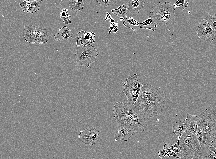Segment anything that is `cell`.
I'll return each instance as SVG.
<instances>
[{"mask_svg":"<svg viewBox=\"0 0 216 159\" xmlns=\"http://www.w3.org/2000/svg\"><path fill=\"white\" fill-rule=\"evenodd\" d=\"M216 146L202 151L199 158L200 159H216Z\"/></svg>","mask_w":216,"mask_h":159,"instance_id":"16","label":"cell"},{"mask_svg":"<svg viewBox=\"0 0 216 159\" xmlns=\"http://www.w3.org/2000/svg\"><path fill=\"white\" fill-rule=\"evenodd\" d=\"M69 12L68 9L64 8L61 11L60 13V17L63 20V22L66 25H68L71 23V21L69 18L71 16L68 15Z\"/></svg>","mask_w":216,"mask_h":159,"instance_id":"23","label":"cell"},{"mask_svg":"<svg viewBox=\"0 0 216 159\" xmlns=\"http://www.w3.org/2000/svg\"><path fill=\"white\" fill-rule=\"evenodd\" d=\"M141 28L152 30L154 31L156 30L157 25L153 20L150 18L147 19L145 21L140 23Z\"/></svg>","mask_w":216,"mask_h":159,"instance_id":"22","label":"cell"},{"mask_svg":"<svg viewBox=\"0 0 216 159\" xmlns=\"http://www.w3.org/2000/svg\"><path fill=\"white\" fill-rule=\"evenodd\" d=\"M179 141L181 148V158L184 159L199 158L202 150L196 135L186 130Z\"/></svg>","mask_w":216,"mask_h":159,"instance_id":"3","label":"cell"},{"mask_svg":"<svg viewBox=\"0 0 216 159\" xmlns=\"http://www.w3.org/2000/svg\"><path fill=\"white\" fill-rule=\"evenodd\" d=\"M159 157L161 159H163L165 156L168 154V149H164L163 150H160L158 151Z\"/></svg>","mask_w":216,"mask_h":159,"instance_id":"30","label":"cell"},{"mask_svg":"<svg viewBox=\"0 0 216 159\" xmlns=\"http://www.w3.org/2000/svg\"><path fill=\"white\" fill-rule=\"evenodd\" d=\"M196 135L202 150L216 146V137L206 134L199 128Z\"/></svg>","mask_w":216,"mask_h":159,"instance_id":"10","label":"cell"},{"mask_svg":"<svg viewBox=\"0 0 216 159\" xmlns=\"http://www.w3.org/2000/svg\"><path fill=\"white\" fill-rule=\"evenodd\" d=\"M165 103V95L161 87L147 83L142 85L134 105L146 117L152 118L159 115Z\"/></svg>","mask_w":216,"mask_h":159,"instance_id":"1","label":"cell"},{"mask_svg":"<svg viewBox=\"0 0 216 159\" xmlns=\"http://www.w3.org/2000/svg\"><path fill=\"white\" fill-rule=\"evenodd\" d=\"M98 55L97 50L91 44L78 46L75 54L76 65L88 67L90 64L94 63Z\"/></svg>","mask_w":216,"mask_h":159,"instance_id":"6","label":"cell"},{"mask_svg":"<svg viewBox=\"0 0 216 159\" xmlns=\"http://www.w3.org/2000/svg\"><path fill=\"white\" fill-rule=\"evenodd\" d=\"M208 24L206 19H203L199 24L197 28L196 32L198 34L203 30L206 27L208 26Z\"/></svg>","mask_w":216,"mask_h":159,"instance_id":"29","label":"cell"},{"mask_svg":"<svg viewBox=\"0 0 216 159\" xmlns=\"http://www.w3.org/2000/svg\"><path fill=\"white\" fill-rule=\"evenodd\" d=\"M123 24L125 27L134 31L141 28L140 23L137 21L132 17L125 19L122 22Z\"/></svg>","mask_w":216,"mask_h":159,"instance_id":"20","label":"cell"},{"mask_svg":"<svg viewBox=\"0 0 216 159\" xmlns=\"http://www.w3.org/2000/svg\"><path fill=\"white\" fill-rule=\"evenodd\" d=\"M206 20L209 25L212 28L216 30V15H211L209 13L206 17Z\"/></svg>","mask_w":216,"mask_h":159,"instance_id":"25","label":"cell"},{"mask_svg":"<svg viewBox=\"0 0 216 159\" xmlns=\"http://www.w3.org/2000/svg\"><path fill=\"white\" fill-rule=\"evenodd\" d=\"M113 111L115 122L120 128L139 132L144 131L148 126L144 115L134 105L117 102Z\"/></svg>","mask_w":216,"mask_h":159,"instance_id":"2","label":"cell"},{"mask_svg":"<svg viewBox=\"0 0 216 159\" xmlns=\"http://www.w3.org/2000/svg\"><path fill=\"white\" fill-rule=\"evenodd\" d=\"M132 130L124 128H120L115 134L114 137L117 139L126 142L134 133Z\"/></svg>","mask_w":216,"mask_h":159,"instance_id":"14","label":"cell"},{"mask_svg":"<svg viewBox=\"0 0 216 159\" xmlns=\"http://www.w3.org/2000/svg\"><path fill=\"white\" fill-rule=\"evenodd\" d=\"M77 41L76 46H81L89 44V43L84 38L83 30L79 32L77 34Z\"/></svg>","mask_w":216,"mask_h":159,"instance_id":"24","label":"cell"},{"mask_svg":"<svg viewBox=\"0 0 216 159\" xmlns=\"http://www.w3.org/2000/svg\"><path fill=\"white\" fill-rule=\"evenodd\" d=\"M152 8V10L149 13L148 17L160 26H165L174 20L175 9L170 2H165L163 3L158 2L154 4Z\"/></svg>","mask_w":216,"mask_h":159,"instance_id":"4","label":"cell"},{"mask_svg":"<svg viewBox=\"0 0 216 159\" xmlns=\"http://www.w3.org/2000/svg\"><path fill=\"white\" fill-rule=\"evenodd\" d=\"M58 33L54 35V39L56 41L67 40L69 37L72 38L71 30L64 26L58 29Z\"/></svg>","mask_w":216,"mask_h":159,"instance_id":"15","label":"cell"},{"mask_svg":"<svg viewBox=\"0 0 216 159\" xmlns=\"http://www.w3.org/2000/svg\"><path fill=\"white\" fill-rule=\"evenodd\" d=\"M96 1L102 7L107 6L110 3V1L109 0H96Z\"/></svg>","mask_w":216,"mask_h":159,"instance_id":"31","label":"cell"},{"mask_svg":"<svg viewBox=\"0 0 216 159\" xmlns=\"http://www.w3.org/2000/svg\"><path fill=\"white\" fill-rule=\"evenodd\" d=\"M198 128L206 134L216 137V113L212 110H204L198 116Z\"/></svg>","mask_w":216,"mask_h":159,"instance_id":"5","label":"cell"},{"mask_svg":"<svg viewBox=\"0 0 216 159\" xmlns=\"http://www.w3.org/2000/svg\"><path fill=\"white\" fill-rule=\"evenodd\" d=\"M43 2L42 0L28 1L25 0L20 2L19 5L23 12L33 14L39 11Z\"/></svg>","mask_w":216,"mask_h":159,"instance_id":"11","label":"cell"},{"mask_svg":"<svg viewBox=\"0 0 216 159\" xmlns=\"http://www.w3.org/2000/svg\"><path fill=\"white\" fill-rule=\"evenodd\" d=\"M128 4L125 3L116 9L111 10L112 13L118 16L121 21L127 18Z\"/></svg>","mask_w":216,"mask_h":159,"instance_id":"18","label":"cell"},{"mask_svg":"<svg viewBox=\"0 0 216 159\" xmlns=\"http://www.w3.org/2000/svg\"><path fill=\"white\" fill-rule=\"evenodd\" d=\"M85 5L83 0H70L68 6L70 10H74L77 12L82 10Z\"/></svg>","mask_w":216,"mask_h":159,"instance_id":"21","label":"cell"},{"mask_svg":"<svg viewBox=\"0 0 216 159\" xmlns=\"http://www.w3.org/2000/svg\"><path fill=\"white\" fill-rule=\"evenodd\" d=\"M99 131L91 126L81 130L78 135L80 141L87 145L95 144L99 136Z\"/></svg>","mask_w":216,"mask_h":159,"instance_id":"9","label":"cell"},{"mask_svg":"<svg viewBox=\"0 0 216 159\" xmlns=\"http://www.w3.org/2000/svg\"><path fill=\"white\" fill-rule=\"evenodd\" d=\"M186 130V126L181 120L175 123L172 127V132L178 136V141L181 136Z\"/></svg>","mask_w":216,"mask_h":159,"instance_id":"17","label":"cell"},{"mask_svg":"<svg viewBox=\"0 0 216 159\" xmlns=\"http://www.w3.org/2000/svg\"><path fill=\"white\" fill-rule=\"evenodd\" d=\"M197 117L198 116L189 113L187 115L186 119L182 121L186 126V130L195 135L198 128L197 124Z\"/></svg>","mask_w":216,"mask_h":159,"instance_id":"12","label":"cell"},{"mask_svg":"<svg viewBox=\"0 0 216 159\" xmlns=\"http://www.w3.org/2000/svg\"><path fill=\"white\" fill-rule=\"evenodd\" d=\"M189 159H200L199 158H190Z\"/></svg>","mask_w":216,"mask_h":159,"instance_id":"32","label":"cell"},{"mask_svg":"<svg viewBox=\"0 0 216 159\" xmlns=\"http://www.w3.org/2000/svg\"><path fill=\"white\" fill-rule=\"evenodd\" d=\"M22 34L25 40L32 44L45 43L50 38L45 29L32 25L25 26Z\"/></svg>","mask_w":216,"mask_h":159,"instance_id":"7","label":"cell"},{"mask_svg":"<svg viewBox=\"0 0 216 159\" xmlns=\"http://www.w3.org/2000/svg\"><path fill=\"white\" fill-rule=\"evenodd\" d=\"M85 39L88 41L89 43H92L95 42V34L94 32H88L83 30Z\"/></svg>","mask_w":216,"mask_h":159,"instance_id":"28","label":"cell"},{"mask_svg":"<svg viewBox=\"0 0 216 159\" xmlns=\"http://www.w3.org/2000/svg\"><path fill=\"white\" fill-rule=\"evenodd\" d=\"M138 73L129 75L123 85V92L127 98L128 103L134 105L137 99L142 85L139 82Z\"/></svg>","mask_w":216,"mask_h":159,"instance_id":"8","label":"cell"},{"mask_svg":"<svg viewBox=\"0 0 216 159\" xmlns=\"http://www.w3.org/2000/svg\"><path fill=\"white\" fill-rule=\"evenodd\" d=\"M188 3L186 0H178L173 4L175 8L179 7V10L183 11L187 7Z\"/></svg>","mask_w":216,"mask_h":159,"instance_id":"27","label":"cell"},{"mask_svg":"<svg viewBox=\"0 0 216 159\" xmlns=\"http://www.w3.org/2000/svg\"><path fill=\"white\" fill-rule=\"evenodd\" d=\"M170 147L176 154V157L175 158L177 159L181 158V148L179 144V141H178L175 144L173 145L171 144Z\"/></svg>","mask_w":216,"mask_h":159,"instance_id":"26","label":"cell"},{"mask_svg":"<svg viewBox=\"0 0 216 159\" xmlns=\"http://www.w3.org/2000/svg\"><path fill=\"white\" fill-rule=\"evenodd\" d=\"M198 38L206 41H213L216 36V31L209 26L201 32L197 34Z\"/></svg>","mask_w":216,"mask_h":159,"instance_id":"13","label":"cell"},{"mask_svg":"<svg viewBox=\"0 0 216 159\" xmlns=\"http://www.w3.org/2000/svg\"><path fill=\"white\" fill-rule=\"evenodd\" d=\"M145 3V2L143 0H129V6L127 9V11L133 9L134 11L138 12L143 8Z\"/></svg>","mask_w":216,"mask_h":159,"instance_id":"19","label":"cell"}]
</instances>
